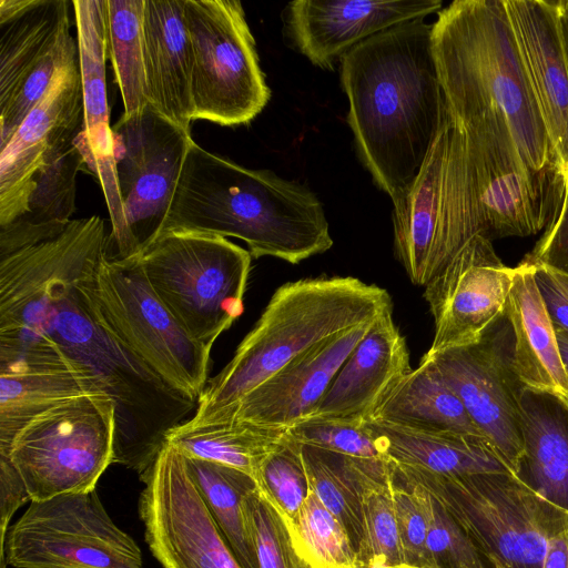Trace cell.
I'll list each match as a JSON object with an SVG mask.
<instances>
[{
	"label": "cell",
	"mask_w": 568,
	"mask_h": 568,
	"mask_svg": "<svg viewBox=\"0 0 568 568\" xmlns=\"http://www.w3.org/2000/svg\"><path fill=\"white\" fill-rule=\"evenodd\" d=\"M189 474L242 568H255L242 500L257 485L246 473L215 462L185 457Z\"/></svg>",
	"instance_id": "836d02e7"
},
{
	"label": "cell",
	"mask_w": 568,
	"mask_h": 568,
	"mask_svg": "<svg viewBox=\"0 0 568 568\" xmlns=\"http://www.w3.org/2000/svg\"><path fill=\"white\" fill-rule=\"evenodd\" d=\"M242 510L255 568H310L285 519L257 486L244 496Z\"/></svg>",
	"instance_id": "74e56055"
},
{
	"label": "cell",
	"mask_w": 568,
	"mask_h": 568,
	"mask_svg": "<svg viewBox=\"0 0 568 568\" xmlns=\"http://www.w3.org/2000/svg\"><path fill=\"white\" fill-rule=\"evenodd\" d=\"M405 483L417 488L425 505L428 518L427 549L433 568H490L453 515L424 488Z\"/></svg>",
	"instance_id": "ab89813d"
},
{
	"label": "cell",
	"mask_w": 568,
	"mask_h": 568,
	"mask_svg": "<svg viewBox=\"0 0 568 568\" xmlns=\"http://www.w3.org/2000/svg\"><path fill=\"white\" fill-rule=\"evenodd\" d=\"M192 47L193 120L224 126L251 122L271 90L255 40L237 0H185Z\"/></svg>",
	"instance_id": "8fae6325"
},
{
	"label": "cell",
	"mask_w": 568,
	"mask_h": 568,
	"mask_svg": "<svg viewBox=\"0 0 568 568\" xmlns=\"http://www.w3.org/2000/svg\"><path fill=\"white\" fill-rule=\"evenodd\" d=\"M90 394L105 393L88 373L68 365L0 367V452L39 416Z\"/></svg>",
	"instance_id": "f546056e"
},
{
	"label": "cell",
	"mask_w": 568,
	"mask_h": 568,
	"mask_svg": "<svg viewBox=\"0 0 568 568\" xmlns=\"http://www.w3.org/2000/svg\"><path fill=\"white\" fill-rule=\"evenodd\" d=\"M288 528L310 568H362L346 529L311 488Z\"/></svg>",
	"instance_id": "8d00e7d4"
},
{
	"label": "cell",
	"mask_w": 568,
	"mask_h": 568,
	"mask_svg": "<svg viewBox=\"0 0 568 568\" xmlns=\"http://www.w3.org/2000/svg\"><path fill=\"white\" fill-rule=\"evenodd\" d=\"M287 430L236 419L207 423L189 419L166 434L165 444L185 457L237 468L256 483L262 464L285 440Z\"/></svg>",
	"instance_id": "1f68e13d"
},
{
	"label": "cell",
	"mask_w": 568,
	"mask_h": 568,
	"mask_svg": "<svg viewBox=\"0 0 568 568\" xmlns=\"http://www.w3.org/2000/svg\"><path fill=\"white\" fill-rule=\"evenodd\" d=\"M392 476L395 514L404 564L420 568H433L427 549L428 518L423 498L416 487L398 479L393 473Z\"/></svg>",
	"instance_id": "7bdbcfd3"
},
{
	"label": "cell",
	"mask_w": 568,
	"mask_h": 568,
	"mask_svg": "<svg viewBox=\"0 0 568 568\" xmlns=\"http://www.w3.org/2000/svg\"><path fill=\"white\" fill-rule=\"evenodd\" d=\"M458 124L466 136L485 236L491 241L538 233L548 222L558 174L536 172L526 163L503 114L488 112Z\"/></svg>",
	"instance_id": "5bb4252c"
},
{
	"label": "cell",
	"mask_w": 568,
	"mask_h": 568,
	"mask_svg": "<svg viewBox=\"0 0 568 568\" xmlns=\"http://www.w3.org/2000/svg\"><path fill=\"white\" fill-rule=\"evenodd\" d=\"M363 539L362 568H390L404 564L388 462L361 459L358 467Z\"/></svg>",
	"instance_id": "d6a6232c"
},
{
	"label": "cell",
	"mask_w": 568,
	"mask_h": 568,
	"mask_svg": "<svg viewBox=\"0 0 568 568\" xmlns=\"http://www.w3.org/2000/svg\"><path fill=\"white\" fill-rule=\"evenodd\" d=\"M374 322L356 326L302 353L235 405L201 423L236 419L288 429L310 418Z\"/></svg>",
	"instance_id": "7402d4cb"
},
{
	"label": "cell",
	"mask_w": 568,
	"mask_h": 568,
	"mask_svg": "<svg viewBox=\"0 0 568 568\" xmlns=\"http://www.w3.org/2000/svg\"><path fill=\"white\" fill-rule=\"evenodd\" d=\"M393 474L435 497L459 523L490 568H542L554 534L568 524L513 471L443 476L388 462Z\"/></svg>",
	"instance_id": "52a82bcc"
},
{
	"label": "cell",
	"mask_w": 568,
	"mask_h": 568,
	"mask_svg": "<svg viewBox=\"0 0 568 568\" xmlns=\"http://www.w3.org/2000/svg\"><path fill=\"white\" fill-rule=\"evenodd\" d=\"M561 24H562V36H564L565 49H566V53H567V58H568V18L564 17L562 13H561Z\"/></svg>",
	"instance_id": "681fc988"
},
{
	"label": "cell",
	"mask_w": 568,
	"mask_h": 568,
	"mask_svg": "<svg viewBox=\"0 0 568 568\" xmlns=\"http://www.w3.org/2000/svg\"><path fill=\"white\" fill-rule=\"evenodd\" d=\"M505 318L513 371L524 389L549 394L568 407V371L556 329L539 294L534 266L513 267Z\"/></svg>",
	"instance_id": "cb8c5ba5"
},
{
	"label": "cell",
	"mask_w": 568,
	"mask_h": 568,
	"mask_svg": "<svg viewBox=\"0 0 568 568\" xmlns=\"http://www.w3.org/2000/svg\"><path fill=\"white\" fill-rule=\"evenodd\" d=\"M371 420L424 432H450L486 438L457 394L444 381L436 366L424 356L418 366L388 395Z\"/></svg>",
	"instance_id": "4dcf8cb0"
},
{
	"label": "cell",
	"mask_w": 568,
	"mask_h": 568,
	"mask_svg": "<svg viewBox=\"0 0 568 568\" xmlns=\"http://www.w3.org/2000/svg\"><path fill=\"white\" fill-rule=\"evenodd\" d=\"M95 297L103 323L153 375L197 402L209 376L211 351L196 342L158 297L140 255L102 256Z\"/></svg>",
	"instance_id": "9c48e42d"
},
{
	"label": "cell",
	"mask_w": 568,
	"mask_h": 568,
	"mask_svg": "<svg viewBox=\"0 0 568 568\" xmlns=\"http://www.w3.org/2000/svg\"><path fill=\"white\" fill-rule=\"evenodd\" d=\"M140 478L145 540L163 568H242L176 448L164 444Z\"/></svg>",
	"instance_id": "9a60e30c"
},
{
	"label": "cell",
	"mask_w": 568,
	"mask_h": 568,
	"mask_svg": "<svg viewBox=\"0 0 568 568\" xmlns=\"http://www.w3.org/2000/svg\"><path fill=\"white\" fill-rule=\"evenodd\" d=\"M105 1L106 51L122 97V115L131 116L149 103L143 50L145 0Z\"/></svg>",
	"instance_id": "e575fe53"
},
{
	"label": "cell",
	"mask_w": 568,
	"mask_h": 568,
	"mask_svg": "<svg viewBox=\"0 0 568 568\" xmlns=\"http://www.w3.org/2000/svg\"><path fill=\"white\" fill-rule=\"evenodd\" d=\"M442 6V0H295L284 9V31L313 65L333 70L362 41Z\"/></svg>",
	"instance_id": "ffe728a7"
},
{
	"label": "cell",
	"mask_w": 568,
	"mask_h": 568,
	"mask_svg": "<svg viewBox=\"0 0 568 568\" xmlns=\"http://www.w3.org/2000/svg\"><path fill=\"white\" fill-rule=\"evenodd\" d=\"M555 274H556L557 278L559 280V282L564 285V287L568 292V275L562 274V273H558V272H555Z\"/></svg>",
	"instance_id": "f907efd6"
},
{
	"label": "cell",
	"mask_w": 568,
	"mask_h": 568,
	"mask_svg": "<svg viewBox=\"0 0 568 568\" xmlns=\"http://www.w3.org/2000/svg\"><path fill=\"white\" fill-rule=\"evenodd\" d=\"M256 485L291 526L307 496L301 444L287 433L285 440L262 464Z\"/></svg>",
	"instance_id": "f35d334b"
},
{
	"label": "cell",
	"mask_w": 568,
	"mask_h": 568,
	"mask_svg": "<svg viewBox=\"0 0 568 568\" xmlns=\"http://www.w3.org/2000/svg\"><path fill=\"white\" fill-rule=\"evenodd\" d=\"M302 445L362 458L388 462L366 422L351 418H307L287 430Z\"/></svg>",
	"instance_id": "60d3db41"
},
{
	"label": "cell",
	"mask_w": 568,
	"mask_h": 568,
	"mask_svg": "<svg viewBox=\"0 0 568 568\" xmlns=\"http://www.w3.org/2000/svg\"><path fill=\"white\" fill-rule=\"evenodd\" d=\"M542 568H568V524L550 538Z\"/></svg>",
	"instance_id": "7dc6e473"
},
{
	"label": "cell",
	"mask_w": 568,
	"mask_h": 568,
	"mask_svg": "<svg viewBox=\"0 0 568 568\" xmlns=\"http://www.w3.org/2000/svg\"><path fill=\"white\" fill-rule=\"evenodd\" d=\"M556 161L568 184V58L558 1L504 0Z\"/></svg>",
	"instance_id": "44dd1931"
},
{
	"label": "cell",
	"mask_w": 568,
	"mask_h": 568,
	"mask_svg": "<svg viewBox=\"0 0 568 568\" xmlns=\"http://www.w3.org/2000/svg\"><path fill=\"white\" fill-rule=\"evenodd\" d=\"M165 232L232 236L253 258L298 264L333 245L322 202L306 186L190 143Z\"/></svg>",
	"instance_id": "3957f363"
},
{
	"label": "cell",
	"mask_w": 568,
	"mask_h": 568,
	"mask_svg": "<svg viewBox=\"0 0 568 568\" xmlns=\"http://www.w3.org/2000/svg\"><path fill=\"white\" fill-rule=\"evenodd\" d=\"M463 402L470 418L516 475L523 453V389L510 358L504 317L478 343L423 355Z\"/></svg>",
	"instance_id": "2e32d148"
},
{
	"label": "cell",
	"mask_w": 568,
	"mask_h": 568,
	"mask_svg": "<svg viewBox=\"0 0 568 568\" xmlns=\"http://www.w3.org/2000/svg\"><path fill=\"white\" fill-rule=\"evenodd\" d=\"M75 55L78 43L69 31L32 69L11 102L0 110V148L9 142L26 116L43 98L58 69Z\"/></svg>",
	"instance_id": "b9f144b4"
},
{
	"label": "cell",
	"mask_w": 568,
	"mask_h": 568,
	"mask_svg": "<svg viewBox=\"0 0 568 568\" xmlns=\"http://www.w3.org/2000/svg\"><path fill=\"white\" fill-rule=\"evenodd\" d=\"M70 4L65 0H0V110L70 31Z\"/></svg>",
	"instance_id": "4316f807"
},
{
	"label": "cell",
	"mask_w": 568,
	"mask_h": 568,
	"mask_svg": "<svg viewBox=\"0 0 568 568\" xmlns=\"http://www.w3.org/2000/svg\"><path fill=\"white\" fill-rule=\"evenodd\" d=\"M392 310L386 290L352 276L283 284L231 361L207 381L191 420L205 422L232 407L302 353Z\"/></svg>",
	"instance_id": "5b68a950"
},
{
	"label": "cell",
	"mask_w": 568,
	"mask_h": 568,
	"mask_svg": "<svg viewBox=\"0 0 568 568\" xmlns=\"http://www.w3.org/2000/svg\"><path fill=\"white\" fill-rule=\"evenodd\" d=\"M432 27L424 18L396 24L339 60L356 149L393 206L412 189L447 111Z\"/></svg>",
	"instance_id": "7a4b0ae2"
},
{
	"label": "cell",
	"mask_w": 568,
	"mask_h": 568,
	"mask_svg": "<svg viewBox=\"0 0 568 568\" xmlns=\"http://www.w3.org/2000/svg\"><path fill=\"white\" fill-rule=\"evenodd\" d=\"M108 247L104 221L92 215L0 256V367L68 365L88 373L115 405L113 463L141 476L197 402L163 384L103 323L95 286Z\"/></svg>",
	"instance_id": "6da1fadb"
},
{
	"label": "cell",
	"mask_w": 568,
	"mask_h": 568,
	"mask_svg": "<svg viewBox=\"0 0 568 568\" xmlns=\"http://www.w3.org/2000/svg\"><path fill=\"white\" fill-rule=\"evenodd\" d=\"M30 499L18 470L7 456L0 455V550L4 546L9 521Z\"/></svg>",
	"instance_id": "f6af8a7d"
},
{
	"label": "cell",
	"mask_w": 568,
	"mask_h": 568,
	"mask_svg": "<svg viewBox=\"0 0 568 568\" xmlns=\"http://www.w3.org/2000/svg\"><path fill=\"white\" fill-rule=\"evenodd\" d=\"M513 267L484 235L470 241L424 287L434 318L426 353L435 354L480 342L504 317Z\"/></svg>",
	"instance_id": "e0dca14e"
},
{
	"label": "cell",
	"mask_w": 568,
	"mask_h": 568,
	"mask_svg": "<svg viewBox=\"0 0 568 568\" xmlns=\"http://www.w3.org/2000/svg\"><path fill=\"white\" fill-rule=\"evenodd\" d=\"M366 425L388 462L443 476L510 470L484 437L424 432L376 420H367Z\"/></svg>",
	"instance_id": "83f0119b"
},
{
	"label": "cell",
	"mask_w": 568,
	"mask_h": 568,
	"mask_svg": "<svg viewBox=\"0 0 568 568\" xmlns=\"http://www.w3.org/2000/svg\"><path fill=\"white\" fill-rule=\"evenodd\" d=\"M390 568H420V567H415V566H409V565H399V566H394V567H390Z\"/></svg>",
	"instance_id": "f5cc1de1"
},
{
	"label": "cell",
	"mask_w": 568,
	"mask_h": 568,
	"mask_svg": "<svg viewBox=\"0 0 568 568\" xmlns=\"http://www.w3.org/2000/svg\"><path fill=\"white\" fill-rule=\"evenodd\" d=\"M116 416L106 394L69 400L28 424L0 452L21 476L31 500L95 489L114 460Z\"/></svg>",
	"instance_id": "30bf717a"
},
{
	"label": "cell",
	"mask_w": 568,
	"mask_h": 568,
	"mask_svg": "<svg viewBox=\"0 0 568 568\" xmlns=\"http://www.w3.org/2000/svg\"><path fill=\"white\" fill-rule=\"evenodd\" d=\"M185 0H145L143 50L149 103L170 121L190 130L192 47Z\"/></svg>",
	"instance_id": "d4e9b609"
},
{
	"label": "cell",
	"mask_w": 568,
	"mask_h": 568,
	"mask_svg": "<svg viewBox=\"0 0 568 568\" xmlns=\"http://www.w3.org/2000/svg\"><path fill=\"white\" fill-rule=\"evenodd\" d=\"M432 48L452 116L497 112L509 123L526 163L556 174L555 155L504 0H456L437 13Z\"/></svg>",
	"instance_id": "277c9868"
},
{
	"label": "cell",
	"mask_w": 568,
	"mask_h": 568,
	"mask_svg": "<svg viewBox=\"0 0 568 568\" xmlns=\"http://www.w3.org/2000/svg\"><path fill=\"white\" fill-rule=\"evenodd\" d=\"M301 447L310 488L341 521L358 552L363 539L361 486L358 481V467L362 458L308 445L301 444Z\"/></svg>",
	"instance_id": "d590c367"
},
{
	"label": "cell",
	"mask_w": 568,
	"mask_h": 568,
	"mask_svg": "<svg viewBox=\"0 0 568 568\" xmlns=\"http://www.w3.org/2000/svg\"><path fill=\"white\" fill-rule=\"evenodd\" d=\"M112 132L133 257L162 234L193 139L190 130L170 121L150 103L131 116L121 115Z\"/></svg>",
	"instance_id": "4fadbf2b"
},
{
	"label": "cell",
	"mask_w": 568,
	"mask_h": 568,
	"mask_svg": "<svg viewBox=\"0 0 568 568\" xmlns=\"http://www.w3.org/2000/svg\"><path fill=\"white\" fill-rule=\"evenodd\" d=\"M556 193L557 204L551 211L546 230L521 262L545 265L568 275V184L561 183L559 179Z\"/></svg>",
	"instance_id": "ee69618b"
},
{
	"label": "cell",
	"mask_w": 568,
	"mask_h": 568,
	"mask_svg": "<svg viewBox=\"0 0 568 568\" xmlns=\"http://www.w3.org/2000/svg\"><path fill=\"white\" fill-rule=\"evenodd\" d=\"M83 130L79 55L57 71L43 98L0 148V226L24 210L36 172L47 156L74 143Z\"/></svg>",
	"instance_id": "d6986e66"
},
{
	"label": "cell",
	"mask_w": 568,
	"mask_h": 568,
	"mask_svg": "<svg viewBox=\"0 0 568 568\" xmlns=\"http://www.w3.org/2000/svg\"><path fill=\"white\" fill-rule=\"evenodd\" d=\"M558 2H559V7H560L562 16L568 18V0L558 1Z\"/></svg>",
	"instance_id": "816d5d0a"
},
{
	"label": "cell",
	"mask_w": 568,
	"mask_h": 568,
	"mask_svg": "<svg viewBox=\"0 0 568 568\" xmlns=\"http://www.w3.org/2000/svg\"><path fill=\"white\" fill-rule=\"evenodd\" d=\"M535 280L555 328L568 333V292L555 272L545 265H532Z\"/></svg>",
	"instance_id": "bcb514c9"
},
{
	"label": "cell",
	"mask_w": 568,
	"mask_h": 568,
	"mask_svg": "<svg viewBox=\"0 0 568 568\" xmlns=\"http://www.w3.org/2000/svg\"><path fill=\"white\" fill-rule=\"evenodd\" d=\"M412 369L406 339L388 311L356 345L310 418L371 420Z\"/></svg>",
	"instance_id": "603a6c76"
},
{
	"label": "cell",
	"mask_w": 568,
	"mask_h": 568,
	"mask_svg": "<svg viewBox=\"0 0 568 568\" xmlns=\"http://www.w3.org/2000/svg\"><path fill=\"white\" fill-rule=\"evenodd\" d=\"M84 158L73 143L51 152L36 172L24 210L0 226V256L60 234L75 210V180Z\"/></svg>",
	"instance_id": "f1b7e54d"
},
{
	"label": "cell",
	"mask_w": 568,
	"mask_h": 568,
	"mask_svg": "<svg viewBox=\"0 0 568 568\" xmlns=\"http://www.w3.org/2000/svg\"><path fill=\"white\" fill-rule=\"evenodd\" d=\"M0 561V568H143L139 546L95 489L31 500L9 526Z\"/></svg>",
	"instance_id": "7c38bea8"
},
{
	"label": "cell",
	"mask_w": 568,
	"mask_h": 568,
	"mask_svg": "<svg viewBox=\"0 0 568 568\" xmlns=\"http://www.w3.org/2000/svg\"><path fill=\"white\" fill-rule=\"evenodd\" d=\"M83 97V130L74 144L104 193L112 230L110 245L120 257L131 256L130 237L116 178L114 140L106 92L105 0H73Z\"/></svg>",
	"instance_id": "ac0fdd59"
},
{
	"label": "cell",
	"mask_w": 568,
	"mask_h": 568,
	"mask_svg": "<svg viewBox=\"0 0 568 568\" xmlns=\"http://www.w3.org/2000/svg\"><path fill=\"white\" fill-rule=\"evenodd\" d=\"M555 329L557 334L560 353L568 371V333L558 328Z\"/></svg>",
	"instance_id": "c3c4849f"
},
{
	"label": "cell",
	"mask_w": 568,
	"mask_h": 568,
	"mask_svg": "<svg viewBox=\"0 0 568 568\" xmlns=\"http://www.w3.org/2000/svg\"><path fill=\"white\" fill-rule=\"evenodd\" d=\"M524 453L516 476L568 514V407L556 397L520 392Z\"/></svg>",
	"instance_id": "484cf974"
},
{
	"label": "cell",
	"mask_w": 568,
	"mask_h": 568,
	"mask_svg": "<svg viewBox=\"0 0 568 568\" xmlns=\"http://www.w3.org/2000/svg\"><path fill=\"white\" fill-rule=\"evenodd\" d=\"M140 261L158 297L210 351L243 314L252 255L226 237L165 232L140 254Z\"/></svg>",
	"instance_id": "ba28073f"
},
{
	"label": "cell",
	"mask_w": 568,
	"mask_h": 568,
	"mask_svg": "<svg viewBox=\"0 0 568 568\" xmlns=\"http://www.w3.org/2000/svg\"><path fill=\"white\" fill-rule=\"evenodd\" d=\"M392 220L395 256L418 286H425L476 236H485L466 136L448 109Z\"/></svg>",
	"instance_id": "8992f818"
}]
</instances>
